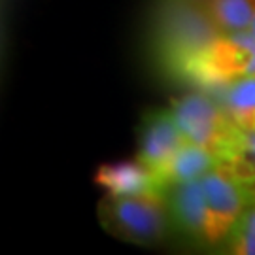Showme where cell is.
<instances>
[{"instance_id": "cell-9", "label": "cell", "mask_w": 255, "mask_h": 255, "mask_svg": "<svg viewBox=\"0 0 255 255\" xmlns=\"http://www.w3.org/2000/svg\"><path fill=\"white\" fill-rule=\"evenodd\" d=\"M219 164H221L219 157L214 151H210L208 147L187 142L166 163L153 168L151 172L155 174V178H157V182L161 183V187L166 191L170 185L201 178V176L214 170Z\"/></svg>"}, {"instance_id": "cell-10", "label": "cell", "mask_w": 255, "mask_h": 255, "mask_svg": "<svg viewBox=\"0 0 255 255\" xmlns=\"http://www.w3.org/2000/svg\"><path fill=\"white\" fill-rule=\"evenodd\" d=\"M199 4L221 34L248 30L255 17V0H202Z\"/></svg>"}, {"instance_id": "cell-5", "label": "cell", "mask_w": 255, "mask_h": 255, "mask_svg": "<svg viewBox=\"0 0 255 255\" xmlns=\"http://www.w3.org/2000/svg\"><path fill=\"white\" fill-rule=\"evenodd\" d=\"M199 180L208 210V244H219L244 208L255 201V195L225 164L216 166Z\"/></svg>"}, {"instance_id": "cell-1", "label": "cell", "mask_w": 255, "mask_h": 255, "mask_svg": "<svg viewBox=\"0 0 255 255\" xmlns=\"http://www.w3.org/2000/svg\"><path fill=\"white\" fill-rule=\"evenodd\" d=\"M199 2L164 0L153 23V53L164 74L180 80L193 57L219 36Z\"/></svg>"}, {"instance_id": "cell-4", "label": "cell", "mask_w": 255, "mask_h": 255, "mask_svg": "<svg viewBox=\"0 0 255 255\" xmlns=\"http://www.w3.org/2000/svg\"><path fill=\"white\" fill-rule=\"evenodd\" d=\"M254 74L255 36L250 30H242L233 34H219L187 63L180 82L214 89Z\"/></svg>"}, {"instance_id": "cell-3", "label": "cell", "mask_w": 255, "mask_h": 255, "mask_svg": "<svg viewBox=\"0 0 255 255\" xmlns=\"http://www.w3.org/2000/svg\"><path fill=\"white\" fill-rule=\"evenodd\" d=\"M170 106L185 140L208 147L223 163L237 144L244 125L238 123L218 99L208 95H185L170 102Z\"/></svg>"}, {"instance_id": "cell-15", "label": "cell", "mask_w": 255, "mask_h": 255, "mask_svg": "<svg viewBox=\"0 0 255 255\" xmlns=\"http://www.w3.org/2000/svg\"><path fill=\"white\" fill-rule=\"evenodd\" d=\"M191 2H202V0H191Z\"/></svg>"}, {"instance_id": "cell-11", "label": "cell", "mask_w": 255, "mask_h": 255, "mask_svg": "<svg viewBox=\"0 0 255 255\" xmlns=\"http://www.w3.org/2000/svg\"><path fill=\"white\" fill-rule=\"evenodd\" d=\"M210 91L216 95L219 104L242 125H246L248 119L255 114V74L223 83Z\"/></svg>"}, {"instance_id": "cell-13", "label": "cell", "mask_w": 255, "mask_h": 255, "mask_svg": "<svg viewBox=\"0 0 255 255\" xmlns=\"http://www.w3.org/2000/svg\"><path fill=\"white\" fill-rule=\"evenodd\" d=\"M246 127H254V128H255V114H254V116H252L250 119H248Z\"/></svg>"}, {"instance_id": "cell-2", "label": "cell", "mask_w": 255, "mask_h": 255, "mask_svg": "<svg viewBox=\"0 0 255 255\" xmlns=\"http://www.w3.org/2000/svg\"><path fill=\"white\" fill-rule=\"evenodd\" d=\"M101 225L110 235L132 244H157L172 227L164 197L153 195H110L99 202Z\"/></svg>"}, {"instance_id": "cell-7", "label": "cell", "mask_w": 255, "mask_h": 255, "mask_svg": "<svg viewBox=\"0 0 255 255\" xmlns=\"http://www.w3.org/2000/svg\"><path fill=\"white\" fill-rule=\"evenodd\" d=\"M138 161L153 170L166 163L187 140L180 130L172 110H153L142 119L138 140Z\"/></svg>"}, {"instance_id": "cell-12", "label": "cell", "mask_w": 255, "mask_h": 255, "mask_svg": "<svg viewBox=\"0 0 255 255\" xmlns=\"http://www.w3.org/2000/svg\"><path fill=\"white\" fill-rule=\"evenodd\" d=\"M223 252L237 255H255V201L250 202L238 216L227 237L223 238Z\"/></svg>"}, {"instance_id": "cell-14", "label": "cell", "mask_w": 255, "mask_h": 255, "mask_svg": "<svg viewBox=\"0 0 255 255\" xmlns=\"http://www.w3.org/2000/svg\"><path fill=\"white\" fill-rule=\"evenodd\" d=\"M248 30H250V32L255 36V17H254V21H252V25H250V28H248Z\"/></svg>"}, {"instance_id": "cell-6", "label": "cell", "mask_w": 255, "mask_h": 255, "mask_svg": "<svg viewBox=\"0 0 255 255\" xmlns=\"http://www.w3.org/2000/svg\"><path fill=\"white\" fill-rule=\"evenodd\" d=\"M164 202L178 233L193 242L208 244V210L199 178L170 185L164 191Z\"/></svg>"}, {"instance_id": "cell-8", "label": "cell", "mask_w": 255, "mask_h": 255, "mask_svg": "<svg viewBox=\"0 0 255 255\" xmlns=\"http://www.w3.org/2000/svg\"><path fill=\"white\" fill-rule=\"evenodd\" d=\"M95 182L110 195H153L164 197V189L157 182L155 174L144 163H116L102 164L95 174Z\"/></svg>"}]
</instances>
